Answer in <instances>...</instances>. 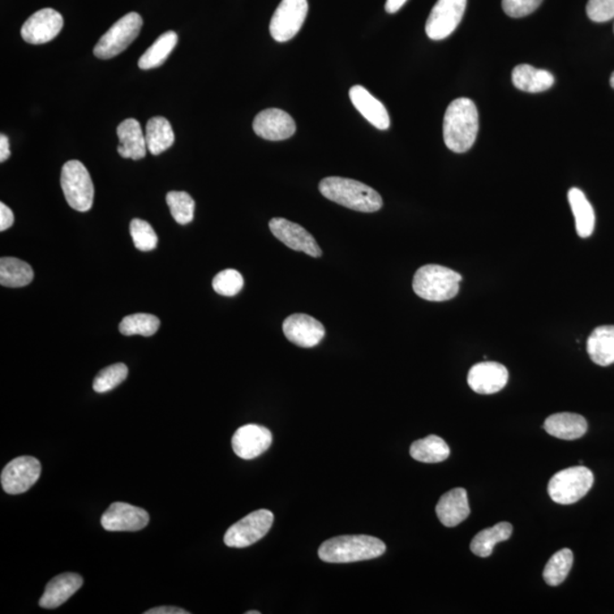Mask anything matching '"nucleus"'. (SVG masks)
Masks as SVG:
<instances>
[{
	"label": "nucleus",
	"instance_id": "a18cd8bd",
	"mask_svg": "<svg viewBox=\"0 0 614 614\" xmlns=\"http://www.w3.org/2000/svg\"><path fill=\"white\" fill-rule=\"evenodd\" d=\"M260 611H248L246 614H260Z\"/></svg>",
	"mask_w": 614,
	"mask_h": 614
},
{
	"label": "nucleus",
	"instance_id": "0eeeda50",
	"mask_svg": "<svg viewBox=\"0 0 614 614\" xmlns=\"http://www.w3.org/2000/svg\"><path fill=\"white\" fill-rule=\"evenodd\" d=\"M143 28V19L138 13H128L111 25L109 31L105 32L94 46L93 54L101 59H110L122 51L139 36L140 30Z\"/></svg>",
	"mask_w": 614,
	"mask_h": 614
},
{
	"label": "nucleus",
	"instance_id": "f3484780",
	"mask_svg": "<svg viewBox=\"0 0 614 614\" xmlns=\"http://www.w3.org/2000/svg\"><path fill=\"white\" fill-rule=\"evenodd\" d=\"M233 449L239 458L252 459L263 454L272 444V433L259 424H246L235 432Z\"/></svg>",
	"mask_w": 614,
	"mask_h": 614
},
{
	"label": "nucleus",
	"instance_id": "a211bd4d",
	"mask_svg": "<svg viewBox=\"0 0 614 614\" xmlns=\"http://www.w3.org/2000/svg\"><path fill=\"white\" fill-rule=\"evenodd\" d=\"M509 371L503 364L480 362L472 367L467 375V384L476 394L491 395L501 392L508 384Z\"/></svg>",
	"mask_w": 614,
	"mask_h": 614
},
{
	"label": "nucleus",
	"instance_id": "c756f323",
	"mask_svg": "<svg viewBox=\"0 0 614 614\" xmlns=\"http://www.w3.org/2000/svg\"><path fill=\"white\" fill-rule=\"evenodd\" d=\"M411 457L423 463H440L449 458L450 449L443 438L431 435L414 441L410 449Z\"/></svg>",
	"mask_w": 614,
	"mask_h": 614
},
{
	"label": "nucleus",
	"instance_id": "7ed1b4c3",
	"mask_svg": "<svg viewBox=\"0 0 614 614\" xmlns=\"http://www.w3.org/2000/svg\"><path fill=\"white\" fill-rule=\"evenodd\" d=\"M322 196L358 212L373 213L382 208V199L375 189L353 179L329 177L321 180Z\"/></svg>",
	"mask_w": 614,
	"mask_h": 614
},
{
	"label": "nucleus",
	"instance_id": "9b49d317",
	"mask_svg": "<svg viewBox=\"0 0 614 614\" xmlns=\"http://www.w3.org/2000/svg\"><path fill=\"white\" fill-rule=\"evenodd\" d=\"M41 475L40 459L32 457H20L13 459L2 472V487L11 495L28 492L38 482Z\"/></svg>",
	"mask_w": 614,
	"mask_h": 614
},
{
	"label": "nucleus",
	"instance_id": "37998d69",
	"mask_svg": "<svg viewBox=\"0 0 614 614\" xmlns=\"http://www.w3.org/2000/svg\"><path fill=\"white\" fill-rule=\"evenodd\" d=\"M406 2L407 0H387L385 6L386 12L389 13V14H394V13L401 10Z\"/></svg>",
	"mask_w": 614,
	"mask_h": 614
},
{
	"label": "nucleus",
	"instance_id": "f704fd0d",
	"mask_svg": "<svg viewBox=\"0 0 614 614\" xmlns=\"http://www.w3.org/2000/svg\"><path fill=\"white\" fill-rule=\"evenodd\" d=\"M128 367L123 363L113 364V366L102 369L93 380V390L96 393L111 392L121 385L128 377Z\"/></svg>",
	"mask_w": 614,
	"mask_h": 614
},
{
	"label": "nucleus",
	"instance_id": "72a5a7b5",
	"mask_svg": "<svg viewBox=\"0 0 614 614\" xmlns=\"http://www.w3.org/2000/svg\"><path fill=\"white\" fill-rule=\"evenodd\" d=\"M166 203L169 205L172 217L179 225L186 226L194 220L195 200L187 192L170 191L166 195Z\"/></svg>",
	"mask_w": 614,
	"mask_h": 614
},
{
	"label": "nucleus",
	"instance_id": "c9c22d12",
	"mask_svg": "<svg viewBox=\"0 0 614 614\" xmlns=\"http://www.w3.org/2000/svg\"><path fill=\"white\" fill-rule=\"evenodd\" d=\"M130 234L133 244L139 251L150 252L157 247V235L148 222L140 220V218H133L130 223Z\"/></svg>",
	"mask_w": 614,
	"mask_h": 614
},
{
	"label": "nucleus",
	"instance_id": "c03bdc74",
	"mask_svg": "<svg viewBox=\"0 0 614 614\" xmlns=\"http://www.w3.org/2000/svg\"><path fill=\"white\" fill-rule=\"evenodd\" d=\"M610 84H611L612 88L614 89V72L612 73L611 79H610Z\"/></svg>",
	"mask_w": 614,
	"mask_h": 614
},
{
	"label": "nucleus",
	"instance_id": "6e6552de",
	"mask_svg": "<svg viewBox=\"0 0 614 614\" xmlns=\"http://www.w3.org/2000/svg\"><path fill=\"white\" fill-rule=\"evenodd\" d=\"M271 511L262 509L246 515L231 526L225 535L227 547L243 548L259 542L268 534L273 523Z\"/></svg>",
	"mask_w": 614,
	"mask_h": 614
},
{
	"label": "nucleus",
	"instance_id": "6ab92c4d",
	"mask_svg": "<svg viewBox=\"0 0 614 614\" xmlns=\"http://www.w3.org/2000/svg\"><path fill=\"white\" fill-rule=\"evenodd\" d=\"M469 500L466 489L454 488L440 497L436 506L440 521L446 527H457L470 515Z\"/></svg>",
	"mask_w": 614,
	"mask_h": 614
},
{
	"label": "nucleus",
	"instance_id": "4468645a",
	"mask_svg": "<svg viewBox=\"0 0 614 614\" xmlns=\"http://www.w3.org/2000/svg\"><path fill=\"white\" fill-rule=\"evenodd\" d=\"M102 526L107 531H138L149 522V514L138 506L115 502L102 517Z\"/></svg>",
	"mask_w": 614,
	"mask_h": 614
},
{
	"label": "nucleus",
	"instance_id": "1a4fd4ad",
	"mask_svg": "<svg viewBox=\"0 0 614 614\" xmlns=\"http://www.w3.org/2000/svg\"><path fill=\"white\" fill-rule=\"evenodd\" d=\"M308 12L307 0H282L270 22V33L274 40L286 42L302 29Z\"/></svg>",
	"mask_w": 614,
	"mask_h": 614
},
{
	"label": "nucleus",
	"instance_id": "58836bf2",
	"mask_svg": "<svg viewBox=\"0 0 614 614\" xmlns=\"http://www.w3.org/2000/svg\"><path fill=\"white\" fill-rule=\"evenodd\" d=\"M587 15L598 23L614 19V0H588Z\"/></svg>",
	"mask_w": 614,
	"mask_h": 614
},
{
	"label": "nucleus",
	"instance_id": "4be33fe9",
	"mask_svg": "<svg viewBox=\"0 0 614 614\" xmlns=\"http://www.w3.org/2000/svg\"><path fill=\"white\" fill-rule=\"evenodd\" d=\"M118 152L123 158L138 161L146 156L147 144L141 130L140 123L135 119H128L118 127Z\"/></svg>",
	"mask_w": 614,
	"mask_h": 614
},
{
	"label": "nucleus",
	"instance_id": "39448f33",
	"mask_svg": "<svg viewBox=\"0 0 614 614\" xmlns=\"http://www.w3.org/2000/svg\"><path fill=\"white\" fill-rule=\"evenodd\" d=\"M594 485V475L583 466L568 467L557 472L549 480L547 492L549 497L557 504L577 503L585 497Z\"/></svg>",
	"mask_w": 614,
	"mask_h": 614
},
{
	"label": "nucleus",
	"instance_id": "dca6fc26",
	"mask_svg": "<svg viewBox=\"0 0 614 614\" xmlns=\"http://www.w3.org/2000/svg\"><path fill=\"white\" fill-rule=\"evenodd\" d=\"M253 129L261 138L280 141L290 138L296 132V123L287 111L269 109L260 111L253 122Z\"/></svg>",
	"mask_w": 614,
	"mask_h": 614
},
{
	"label": "nucleus",
	"instance_id": "a19ab883",
	"mask_svg": "<svg viewBox=\"0 0 614 614\" xmlns=\"http://www.w3.org/2000/svg\"><path fill=\"white\" fill-rule=\"evenodd\" d=\"M145 614H189V612L186 610L175 607H160L150 609Z\"/></svg>",
	"mask_w": 614,
	"mask_h": 614
},
{
	"label": "nucleus",
	"instance_id": "b1692460",
	"mask_svg": "<svg viewBox=\"0 0 614 614\" xmlns=\"http://www.w3.org/2000/svg\"><path fill=\"white\" fill-rule=\"evenodd\" d=\"M512 83L521 92L538 93L551 89L556 79L551 72L522 64L514 67Z\"/></svg>",
	"mask_w": 614,
	"mask_h": 614
},
{
	"label": "nucleus",
	"instance_id": "9d476101",
	"mask_svg": "<svg viewBox=\"0 0 614 614\" xmlns=\"http://www.w3.org/2000/svg\"><path fill=\"white\" fill-rule=\"evenodd\" d=\"M467 0H438L426 23L427 36L432 40L449 38L461 23Z\"/></svg>",
	"mask_w": 614,
	"mask_h": 614
},
{
	"label": "nucleus",
	"instance_id": "423d86ee",
	"mask_svg": "<svg viewBox=\"0 0 614 614\" xmlns=\"http://www.w3.org/2000/svg\"><path fill=\"white\" fill-rule=\"evenodd\" d=\"M61 184L67 204L78 212H87L93 203L94 188L87 167L80 161L64 165Z\"/></svg>",
	"mask_w": 614,
	"mask_h": 614
},
{
	"label": "nucleus",
	"instance_id": "412c9836",
	"mask_svg": "<svg viewBox=\"0 0 614 614\" xmlns=\"http://www.w3.org/2000/svg\"><path fill=\"white\" fill-rule=\"evenodd\" d=\"M84 579L78 574L66 573L56 575L47 583L40 605L44 609H56L66 603L83 586Z\"/></svg>",
	"mask_w": 614,
	"mask_h": 614
},
{
	"label": "nucleus",
	"instance_id": "a878e982",
	"mask_svg": "<svg viewBox=\"0 0 614 614\" xmlns=\"http://www.w3.org/2000/svg\"><path fill=\"white\" fill-rule=\"evenodd\" d=\"M568 200L574 216L575 230L579 237H591L595 227V212L592 204L578 188L570 189Z\"/></svg>",
	"mask_w": 614,
	"mask_h": 614
},
{
	"label": "nucleus",
	"instance_id": "cd10ccee",
	"mask_svg": "<svg viewBox=\"0 0 614 614\" xmlns=\"http://www.w3.org/2000/svg\"><path fill=\"white\" fill-rule=\"evenodd\" d=\"M146 144L153 156H160L174 143V132L165 118L156 117L149 120L146 127Z\"/></svg>",
	"mask_w": 614,
	"mask_h": 614
},
{
	"label": "nucleus",
	"instance_id": "20e7f679",
	"mask_svg": "<svg viewBox=\"0 0 614 614\" xmlns=\"http://www.w3.org/2000/svg\"><path fill=\"white\" fill-rule=\"evenodd\" d=\"M461 274L446 266L428 264L420 268L414 278V290L429 302H445L458 294Z\"/></svg>",
	"mask_w": 614,
	"mask_h": 614
},
{
	"label": "nucleus",
	"instance_id": "473e14b6",
	"mask_svg": "<svg viewBox=\"0 0 614 614\" xmlns=\"http://www.w3.org/2000/svg\"><path fill=\"white\" fill-rule=\"evenodd\" d=\"M161 321L157 316L147 315V313H137L124 317L120 324V333L124 336H139L150 337L157 333L160 329Z\"/></svg>",
	"mask_w": 614,
	"mask_h": 614
},
{
	"label": "nucleus",
	"instance_id": "79ce46f5",
	"mask_svg": "<svg viewBox=\"0 0 614 614\" xmlns=\"http://www.w3.org/2000/svg\"><path fill=\"white\" fill-rule=\"evenodd\" d=\"M11 156L10 140L7 136H0V162L4 163Z\"/></svg>",
	"mask_w": 614,
	"mask_h": 614
},
{
	"label": "nucleus",
	"instance_id": "7c9ffc66",
	"mask_svg": "<svg viewBox=\"0 0 614 614\" xmlns=\"http://www.w3.org/2000/svg\"><path fill=\"white\" fill-rule=\"evenodd\" d=\"M178 44V34L174 31L163 33L156 41L149 47L139 58L138 66L141 70H150L161 67L166 61L172 50Z\"/></svg>",
	"mask_w": 614,
	"mask_h": 614
},
{
	"label": "nucleus",
	"instance_id": "2eb2a0df",
	"mask_svg": "<svg viewBox=\"0 0 614 614\" xmlns=\"http://www.w3.org/2000/svg\"><path fill=\"white\" fill-rule=\"evenodd\" d=\"M282 330L288 341L304 349L319 345L325 336V329L320 321L300 313L288 316L283 322Z\"/></svg>",
	"mask_w": 614,
	"mask_h": 614
},
{
	"label": "nucleus",
	"instance_id": "aec40b11",
	"mask_svg": "<svg viewBox=\"0 0 614 614\" xmlns=\"http://www.w3.org/2000/svg\"><path fill=\"white\" fill-rule=\"evenodd\" d=\"M350 98L355 109L379 130H387L390 127L388 111L380 101L373 97L362 85H354L350 90Z\"/></svg>",
	"mask_w": 614,
	"mask_h": 614
},
{
	"label": "nucleus",
	"instance_id": "c85d7f7f",
	"mask_svg": "<svg viewBox=\"0 0 614 614\" xmlns=\"http://www.w3.org/2000/svg\"><path fill=\"white\" fill-rule=\"evenodd\" d=\"M34 273L27 262L15 257H3L0 260V283L8 288H20L31 283Z\"/></svg>",
	"mask_w": 614,
	"mask_h": 614
},
{
	"label": "nucleus",
	"instance_id": "4c0bfd02",
	"mask_svg": "<svg viewBox=\"0 0 614 614\" xmlns=\"http://www.w3.org/2000/svg\"><path fill=\"white\" fill-rule=\"evenodd\" d=\"M543 0H502L505 14L514 19L530 15L540 6Z\"/></svg>",
	"mask_w": 614,
	"mask_h": 614
},
{
	"label": "nucleus",
	"instance_id": "bb28decb",
	"mask_svg": "<svg viewBox=\"0 0 614 614\" xmlns=\"http://www.w3.org/2000/svg\"><path fill=\"white\" fill-rule=\"evenodd\" d=\"M513 527L509 522H500L486 528L475 536L470 544L471 552L476 556L488 557L492 556L496 544L505 542L512 535Z\"/></svg>",
	"mask_w": 614,
	"mask_h": 614
},
{
	"label": "nucleus",
	"instance_id": "5701e85b",
	"mask_svg": "<svg viewBox=\"0 0 614 614\" xmlns=\"http://www.w3.org/2000/svg\"><path fill=\"white\" fill-rule=\"evenodd\" d=\"M544 428L549 435L559 440H574L585 435L588 424L583 415L564 412L548 416Z\"/></svg>",
	"mask_w": 614,
	"mask_h": 614
},
{
	"label": "nucleus",
	"instance_id": "393cba45",
	"mask_svg": "<svg viewBox=\"0 0 614 614\" xmlns=\"http://www.w3.org/2000/svg\"><path fill=\"white\" fill-rule=\"evenodd\" d=\"M587 351L598 366H611L614 363V325L596 328L588 337Z\"/></svg>",
	"mask_w": 614,
	"mask_h": 614
},
{
	"label": "nucleus",
	"instance_id": "ddd939ff",
	"mask_svg": "<svg viewBox=\"0 0 614 614\" xmlns=\"http://www.w3.org/2000/svg\"><path fill=\"white\" fill-rule=\"evenodd\" d=\"M270 230L272 231L274 237L280 240L287 247L296 252H303L312 257L322 255L319 245L313 238V236L304 229L298 223L286 220L282 218H274L269 223Z\"/></svg>",
	"mask_w": 614,
	"mask_h": 614
},
{
	"label": "nucleus",
	"instance_id": "2f4dec72",
	"mask_svg": "<svg viewBox=\"0 0 614 614\" xmlns=\"http://www.w3.org/2000/svg\"><path fill=\"white\" fill-rule=\"evenodd\" d=\"M574 565V553L569 548L553 554L547 565H545L543 577L549 586H559L568 577Z\"/></svg>",
	"mask_w": 614,
	"mask_h": 614
},
{
	"label": "nucleus",
	"instance_id": "e433bc0d",
	"mask_svg": "<svg viewBox=\"0 0 614 614\" xmlns=\"http://www.w3.org/2000/svg\"><path fill=\"white\" fill-rule=\"evenodd\" d=\"M212 286L218 295L234 298L243 289L244 278L237 270H223L214 277Z\"/></svg>",
	"mask_w": 614,
	"mask_h": 614
},
{
	"label": "nucleus",
	"instance_id": "f8f14e48",
	"mask_svg": "<svg viewBox=\"0 0 614 614\" xmlns=\"http://www.w3.org/2000/svg\"><path fill=\"white\" fill-rule=\"evenodd\" d=\"M63 16L53 8H44L29 17L21 30L28 44L41 45L55 40L62 31Z\"/></svg>",
	"mask_w": 614,
	"mask_h": 614
},
{
	"label": "nucleus",
	"instance_id": "f03ea898",
	"mask_svg": "<svg viewBox=\"0 0 614 614\" xmlns=\"http://www.w3.org/2000/svg\"><path fill=\"white\" fill-rule=\"evenodd\" d=\"M385 552V543L377 537L347 535L334 537L322 544L319 557L328 564H351L377 559Z\"/></svg>",
	"mask_w": 614,
	"mask_h": 614
},
{
	"label": "nucleus",
	"instance_id": "f257e3e1",
	"mask_svg": "<svg viewBox=\"0 0 614 614\" xmlns=\"http://www.w3.org/2000/svg\"><path fill=\"white\" fill-rule=\"evenodd\" d=\"M479 131V114L469 98H458L446 110L443 124L445 145L461 154L475 145Z\"/></svg>",
	"mask_w": 614,
	"mask_h": 614
},
{
	"label": "nucleus",
	"instance_id": "ea45409f",
	"mask_svg": "<svg viewBox=\"0 0 614 614\" xmlns=\"http://www.w3.org/2000/svg\"><path fill=\"white\" fill-rule=\"evenodd\" d=\"M14 223V213L7 205L0 203V231H5Z\"/></svg>",
	"mask_w": 614,
	"mask_h": 614
}]
</instances>
